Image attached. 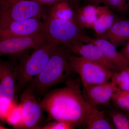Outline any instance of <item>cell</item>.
<instances>
[{
	"label": "cell",
	"instance_id": "6da1fadb",
	"mask_svg": "<svg viewBox=\"0 0 129 129\" xmlns=\"http://www.w3.org/2000/svg\"><path fill=\"white\" fill-rule=\"evenodd\" d=\"M64 83V87L48 91L40 101L47 120L69 121L77 128H86L91 105L83 96L80 80L71 78Z\"/></svg>",
	"mask_w": 129,
	"mask_h": 129
},
{
	"label": "cell",
	"instance_id": "7a4b0ae2",
	"mask_svg": "<svg viewBox=\"0 0 129 129\" xmlns=\"http://www.w3.org/2000/svg\"><path fill=\"white\" fill-rule=\"evenodd\" d=\"M71 52L62 45L54 49L45 68L28 84L39 100L51 88L71 78L74 73L70 64Z\"/></svg>",
	"mask_w": 129,
	"mask_h": 129
},
{
	"label": "cell",
	"instance_id": "3957f363",
	"mask_svg": "<svg viewBox=\"0 0 129 129\" xmlns=\"http://www.w3.org/2000/svg\"><path fill=\"white\" fill-rule=\"evenodd\" d=\"M58 44L48 41L34 50L29 55L21 61L16 67L18 93L22 92L33 79L45 68L54 49Z\"/></svg>",
	"mask_w": 129,
	"mask_h": 129
},
{
	"label": "cell",
	"instance_id": "277c9868",
	"mask_svg": "<svg viewBox=\"0 0 129 129\" xmlns=\"http://www.w3.org/2000/svg\"><path fill=\"white\" fill-rule=\"evenodd\" d=\"M46 33L51 41L63 45L75 41L85 43L88 36L75 21L46 16Z\"/></svg>",
	"mask_w": 129,
	"mask_h": 129
},
{
	"label": "cell",
	"instance_id": "5b68a950",
	"mask_svg": "<svg viewBox=\"0 0 129 129\" xmlns=\"http://www.w3.org/2000/svg\"><path fill=\"white\" fill-rule=\"evenodd\" d=\"M44 5L33 0H0V23L45 16Z\"/></svg>",
	"mask_w": 129,
	"mask_h": 129
},
{
	"label": "cell",
	"instance_id": "8992f818",
	"mask_svg": "<svg viewBox=\"0 0 129 129\" xmlns=\"http://www.w3.org/2000/svg\"><path fill=\"white\" fill-rule=\"evenodd\" d=\"M69 61L72 70L79 75L83 85H95L108 82L114 72L81 56L71 55Z\"/></svg>",
	"mask_w": 129,
	"mask_h": 129
},
{
	"label": "cell",
	"instance_id": "52a82bcc",
	"mask_svg": "<svg viewBox=\"0 0 129 129\" xmlns=\"http://www.w3.org/2000/svg\"><path fill=\"white\" fill-rule=\"evenodd\" d=\"M31 88L28 85L20 97L23 116L21 129H40L44 120V109Z\"/></svg>",
	"mask_w": 129,
	"mask_h": 129
},
{
	"label": "cell",
	"instance_id": "ba28073f",
	"mask_svg": "<svg viewBox=\"0 0 129 129\" xmlns=\"http://www.w3.org/2000/svg\"><path fill=\"white\" fill-rule=\"evenodd\" d=\"M45 22L32 18L0 23V40L46 32Z\"/></svg>",
	"mask_w": 129,
	"mask_h": 129
},
{
	"label": "cell",
	"instance_id": "9c48e42d",
	"mask_svg": "<svg viewBox=\"0 0 129 129\" xmlns=\"http://www.w3.org/2000/svg\"><path fill=\"white\" fill-rule=\"evenodd\" d=\"M50 41L46 32L1 40L0 55H13L29 49H35Z\"/></svg>",
	"mask_w": 129,
	"mask_h": 129
},
{
	"label": "cell",
	"instance_id": "30bf717a",
	"mask_svg": "<svg viewBox=\"0 0 129 129\" xmlns=\"http://www.w3.org/2000/svg\"><path fill=\"white\" fill-rule=\"evenodd\" d=\"M16 67L8 62L0 64L1 101L17 104V82Z\"/></svg>",
	"mask_w": 129,
	"mask_h": 129
},
{
	"label": "cell",
	"instance_id": "8fae6325",
	"mask_svg": "<svg viewBox=\"0 0 129 129\" xmlns=\"http://www.w3.org/2000/svg\"><path fill=\"white\" fill-rule=\"evenodd\" d=\"M118 90L112 82L95 85H83V94L86 101L92 106H108L112 95Z\"/></svg>",
	"mask_w": 129,
	"mask_h": 129
},
{
	"label": "cell",
	"instance_id": "7c38bea8",
	"mask_svg": "<svg viewBox=\"0 0 129 129\" xmlns=\"http://www.w3.org/2000/svg\"><path fill=\"white\" fill-rule=\"evenodd\" d=\"M63 46L72 53L101 64L112 72H118L107 59L101 48L94 44L75 41Z\"/></svg>",
	"mask_w": 129,
	"mask_h": 129
},
{
	"label": "cell",
	"instance_id": "4fadbf2b",
	"mask_svg": "<svg viewBox=\"0 0 129 129\" xmlns=\"http://www.w3.org/2000/svg\"><path fill=\"white\" fill-rule=\"evenodd\" d=\"M85 43H92L99 47L107 59L118 72L129 68V59L118 51L117 47L107 40L98 37L93 39L89 37Z\"/></svg>",
	"mask_w": 129,
	"mask_h": 129
},
{
	"label": "cell",
	"instance_id": "5bb4252c",
	"mask_svg": "<svg viewBox=\"0 0 129 129\" xmlns=\"http://www.w3.org/2000/svg\"><path fill=\"white\" fill-rule=\"evenodd\" d=\"M98 38L107 40L116 47L129 40V20L118 19L111 27Z\"/></svg>",
	"mask_w": 129,
	"mask_h": 129
},
{
	"label": "cell",
	"instance_id": "9a60e30c",
	"mask_svg": "<svg viewBox=\"0 0 129 129\" xmlns=\"http://www.w3.org/2000/svg\"><path fill=\"white\" fill-rule=\"evenodd\" d=\"M106 7L97 5L87 4L76 11V21L81 28H90Z\"/></svg>",
	"mask_w": 129,
	"mask_h": 129
},
{
	"label": "cell",
	"instance_id": "2e32d148",
	"mask_svg": "<svg viewBox=\"0 0 129 129\" xmlns=\"http://www.w3.org/2000/svg\"><path fill=\"white\" fill-rule=\"evenodd\" d=\"M51 6L46 16L76 22V11L70 1H62Z\"/></svg>",
	"mask_w": 129,
	"mask_h": 129
},
{
	"label": "cell",
	"instance_id": "e0dca14e",
	"mask_svg": "<svg viewBox=\"0 0 129 129\" xmlns=\"http://www.w3.org/2000/svg\"><path fill=\"white\" fill-rule=\"evenodd\" d=\"M106 112L91 105L86 129H111L114 128L106 117Z\"/></svg>",
	"mask_w": 129,
	"mask_h": 129
},
{
	"label": "cell",
	"instance_id": "ac0fdd59",
	"mask_svg": "<svg viewBox=\"0 0 129 129\" xmlns=\"http://www.w3.org/2000/svg\"><path fill=\"white\" fill-rule=\"evenodd\" d=\"M118 19L111 9L106 6L104 11L90 28L93 29L98 36L106 32Z\"/></svg>",
	"mask_w": 129,
	"mask_h": 129
},
{
	"label": "cell",
	"instance_id": "d6986e66",
	"mask_svg": "<svg viewBox=\"0 0 129 129\" xmlns=\"http://www.w3.org/2000/svg\"><path fill=\"white\" fill-rule=\"evenodd\" d=\"M116 108L108 109L106 113L118 129H129V117L127 114Z\"/></svg>",
	"mask_w": 129,
	"mask_h": 129
},
{
	"label": "cell",
	"instance_id": "ffe728a7",
	"mask_svg": "<svg viewBox=\"0 0 129 129\" xmlns=\"http://www.w3.org/2000/svg\"><path fill=\"white\" fill-rule=\"evenodd\" d=\"M111 100L116 108L125 113L129 112V90H118L113 94Z\"/></svg>",
	"mask_w": 129,
	"mask_h": 129
},
{
	"label": "cell",
	"instance_id": "44dd1931",
	"mask_svg": "<svg viewBox=\"0 0 129 129\" xmlns=\"http://www.w3.org/2000/svg\"><path fill=\"white\" fill-rule=\"evenodd\" d=\"M112 81L118 89L129 90V68L113 73Z\"/></svg>",
	"mask_w": 129,
	"mask_h": 129
},
{
	"label": "cell",
	"instance_id": "7402d4cb",
	"mask_svg": "<svg viewBox=\"0 0 129 129\" xmlns=\"http://www.w3.org/2000/svg\"><path fill=\"white\" fill-rule=\"evenodd\" d=\"M15 128H21L23 122L22 109L19 104H16L9 113L6 120Z\"/></svg>",
	"mask_w": 129,
	"mask_h": 129
},
{
	"label": "cell",
	"instance_id": "603a6c76",
	"mask_svg": "<svg viewBox=\"0 0 129 129\" xmlns=\"http://www.w3.org/2000/svg\"><path fill=\"white\" fill-rule=\"evenodd\" d=\"M103 3L111 10L124 13L129 9V0H104Z\"/></svg>",
	"mask_w": 129,
	"mask_h": 129
},
{
	"label": "cell",
	"instance_id": "cb8c5ba5",
	"mask_svg": "<svg viewBox=\"0 0 129 129\" xmlns=\"http://www.w3.org/2000/svg\"><path fill=\"white\" fill-rule=\"evenodd\" d=\"M77 128L72 122L65 120H53L41 127L42 129H73Z\"/></svg>",
	"mask_w": 129,
	"mask_h": 129
},
{
	"label": "cell",
	"instance_id": "d4e9b609",
	"mask_svg": "<svg viewBox=\"0 0 129 129\" xmlns=\"http://www.w3.org/2000/svg\"><path fill=\"white\" fill-rule=\"evenodd\" d=\"M17 104L1 101L0 114L1 119L2 120L6 121L9 113L12 111L15 105Z\"/></svg>",
	"mask_w": 129,
	"mask_h": 129
},
{
	"label": "cell",
	"instance_id": "484cf974",
	"mask_svg": "<svg viewBox=\"0 0 129 129\" xmlns=\"http://www.w3.org/2000/svg\"><path fill=\"white\" fill-rule=\"evenodd\" d=\"M43 5H52L56 3L63 1H70V0H33Z\"/></svg>",
	"mask_w": 129,
	"mask_h": 129
},
{
	"label": "cell",
	"instance_id": "4316f807",
	"mask_svg": "<svg viewBox=\"0 0 129 129\" xmlns=\"http://www.w3.org/2000/svg\"><path fill=\"white\" fill-rule=\"evenodd\" d=\"M121 53L129 60V40L122 50Z\"/></svg>",
	"mask_w": 129,
	"mask_h": 129
},
{
	"label": "cell",
	"instance_id": "83f0119b",
	"mask_svg": "<svg viewBox=\"0 0 129 129\" xmlns=\"http://www.w3.org/2000/svg\"><path fill=\"white\" fill-rule=\"evenodd\" d=\"M88 4L98 5L101 3H103L104 0H85Z\"/></svg>",
	"mask_w": 129,
	"mask_h": 129
},
{
	"label": "cell",
	"instance_id": "f1b7e54d",
	"mask_svg": "<svg viewBox=\"0 0 129 129\" xmlns=\"http://www.w3.org/2000/svg\"><path fill=\"white\" fill-rule=\"evenodd\" d=\"M70 1L73 5L74 7L76 9V11H77L80 7V3L81 0H70Z\"/></svg>",
	"mask_w": 129,
	"mask_h": 129
},
{
	"label": "cell",
	"instance_id": "f546056e",
	"mask_svg": "<svg viewBox=\"0 0 129 129\" xmlns=\"http://www.w3.org/2000/svg\"><path fill=\"white\" fill-rule=\"evenodd\" d=\"M127 114H128V115L129 116V112H128V113H127Z\"/></svg>",
	"mask_w": 129,
	"mask_h": 129
},
{
	"label": "cell",
	"instance_id": "4dcf8cb0",
	"mask_svg": "<svg viewBox=\"0 0 129 129\" xmlns=\"http://www.w3.org/2000/svg\"></svg>",
	"mask_w": 129,
	"mask_h": 129
}]
</instances>
